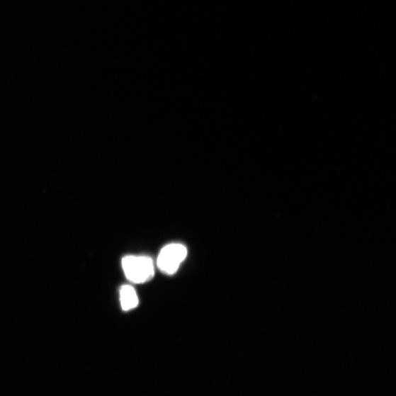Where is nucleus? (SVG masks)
Here are the masks:
<instances>
[{
	"label": "nucleus",
	"mask_w": 396,
	"mask_h": 396,
	"mask_svg": "<svg viewBox=\"0 0 396 396\" xmlns=\"http://www.w3.org/2000/svg\"><path fill=\"white\" fill-rule=\"evenodd\" d=\"M122 266L126 278L134 283H144L154 276V262L149 257L128 256L123 259Z\"/></svg>",
	"instance_id": "obj_1"
},
{
	"label": "nucleus",
	"mask_w": 396,
	"mask_h": 396,
	"mask_svg": "<svg viewBox=\"0 0 396 396\" xmlns=\"http://www.w3.org/2000/svg\"><path fill=\"white\" fill-rule=\"evenodd\" d=\"M187 256V249L181 244L174 243L165 246L158 256L157 266L161 272L174 275Z\"/></svg>",
	"instance_id": "obj_2"
},
{
	"label": "nucleus",
	"mask_w": 396,
	"mask_h": 396,
	"mask_svg": "<svg viewBox=\"0 0 396 396\" xmlns=\"http://www.w3.org/2000/svg\"><path fill=\"white\" fill-rule=\"evenodd\" d=\"M120 300L122 309L125 311L135 308L139 300L135 288L129 285H123L120 290Z\"/></svg>",
	"instance_id": "obj_3"
}]
</instances>
